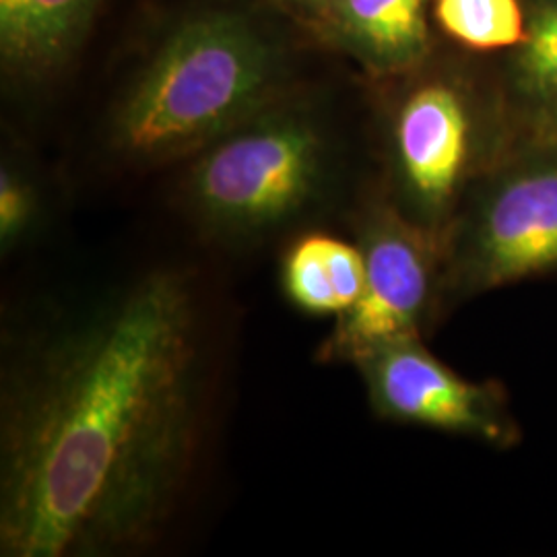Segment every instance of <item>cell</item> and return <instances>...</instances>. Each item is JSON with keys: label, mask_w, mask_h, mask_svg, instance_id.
I'll use <instances>...</instances> for the list:
<instances>
[{"label": "cell", "mask_w": 557, "mask_h": 557, "mask_svg": "<svg viewBox=\"0 0 557 557\" xmlns=\"http://www.w3.org/2000/svg\"><path fill=\"white\" fill-rule=\"evenodd\" d=\"M234 317L205 264L156 260L11 312L0 351V556L143 557L220 442Z\"/></svg>", "instance_id": "6da1fadb"}, {"label": "cell", "mask_w": 557, "mask_h": 557, "mask_svg": "<svg viewBox=\"0 0 557 557\" xmlns=\"http://www.w3.org/2000/svg\"><path fill=\"white\" fill-rule=\"evenodd\" d=\"M329 195L324 124L312 110L281 100L193 156L178 202L199 246L244 257L326 225Z\"/></svg>", "instance_id": "7a4b0ae2"}, {"label": "cell", "mask_w": 557, "mask_h": 557, "mask_svg": "<svg viewBox=\"0 0 557 557\" xmlns=\"http://www.w3.org/2000/svg\"><path fill=\"white\" fill-rule=\"evenodd\" d=\"M283 100L277 54L239 15L205 13L163 41L110 119L112 151L139 168L190 160Z\"/></svg>", "instance_id": "3957f363"}, {"label": "cell", "mask_w": 557, "mask_h": 557, "mask_svg": "<svg viewBox=\"0 0 557 557\" xmlns=\"http://www.w3.org/2000/svg\"><path fill=\"white\" fill-rule=\"evenodd\" d=\"M354 238L366 262L363 289L317 345L322 366H356L386 345L421 337L442 289L446 239L397 205L366 207L354 221Z\"/></svg>", "instance_id": "277c9868"}, {"label": "cell", "mask_w": 557, "mask_h": 557, "mask_svg": "<svg viewBox=\"0 0 557 557\" xmlns=\"http://www.w3.org/2000/svg\"><path fill=\"white\" fill-rule=\"evenodd\" d=\"M557 269V161L499 178L446 234L442 289L475 294Z\"/></svg>", "instance_id": "5b68a950"}, {"label": "cell", "mask_w": 557, "mask_h": 557, "mask_svg": "<svg viewBox=\"0 0 557 557\" xmlns=\"http://www.w3.org/2000/svg\"><path fill=\"white\" fill-rule=\"evenodd\" d=\"M376 416L485 442H504L508 419L492 386L458 376L421 337L386 345L354 366Z\"/></svg>", "instance_id": "8992f818"}, {"label": "cell", "mask_w": 557, "mask_h": 557, "mask_svg": "<svg viewBox=\"0 0 557 557\" xmlns=\"http://www.w3.org/2000/svg\"><path fill=\"white\" fill-rule=\"evenodd\" d=\"M473 143L467 103L455 87L428 83L411 91L395 119L398 209L446 239Z\"/></svg>", "instance_id": "52a82bcc"}, {"label": "cell", "mask_w": 557, "mask_h": 557, "mask_svg": "<svg viewBox=\"0 0 557 557\" xmlns=\"http://www.w3.org/2000/svg\"><path fill=\"white\" fill-rule=\"evenodd\" d=\"M366 262L356 238L329 225L308 227L278 246V287L285 301L308 319L337 320L363 289Z\"/></svg>", "instance_id": "ba28073f"}, {"label": "cell", "mask_w": 557, "mask_h": 557, "mask_svg": "<svg viewBox=\"0 0 557 557\" xmlns=\"http://www.w3.org/2000/svg\"><path fill=\"white\" fill-rule=\"evenodd\" d=\"M98 0H0V48L23 75H41L75 46Z\"/></svg>", "instance_id": "9c48e42d"}, {"label": "cell", "mask_w": 557, "mask_h": 557, "mask_svg": "<svg viewBox=\"0 0 557 557\" xmlns=\"http://www.w3.org/2000/svg\"><path fill=\"white\" fill-rule=\"evenodd\" d=\"M333 15L343 40L374 69H405L428 46L425 0H341Z\"/></svg>", "instance_id": "30bf717a"}, {"label": "cell", "mask_w": 557, "mask_h": 557, "mask_svg": "<svg viewBox=\"0 0 557 557\" xmlns=\"http://www.w3.org/2000/svg\"><path fill=\"white\" fill-rule=\"evenodd\" d=\"M440 27L473 50L518 48L527 34L522 0H436Z\"/></svg>", "instance_id": "8fae6325"}, {"label": "cell", "mask_w": 557, "mask_h": 557, "mask_svg": "<svg viewBox=\"0 0 557 557\" xmlns=\"http://www.w3.org/2000/svg\"><path fill=\"white\" fill-rule=\"evenodd\" d=\"M527 34L518 46L520 87L537 100L557 103V0H527Z\"/></svg>", "instance_id": "7c38bea8"}, {"label": "cell", "mask_w": 557, "mask_h": 557, "mask_svg": "<svg viewBox=\"0 0 557 557\" xmlns=\"http://www.w3.org/2000/svg\"><path fill=\"white\" fill-rule=\"evenodd\" d=\"M46 209L38 186L15 165L0 170V257H15L41 238Z\"/></svg>", "instance_id": "4fadbf2b"}, {"label": "cell", "mask_w": 557, "mask_h": 557, "mask_svg": "<svg viewBox=\"0 0 557 557\" xmlns=\"http://www.w3.org/2000/svg\"><path fill=\"white\" fill-rule=\"evenodd\" d=\"M299 2H306V4L319 7V9H326V11H331V13L341 4V0H299Z\"/></svg>", "instance_id": "5bb4252c"}]
</instances>
